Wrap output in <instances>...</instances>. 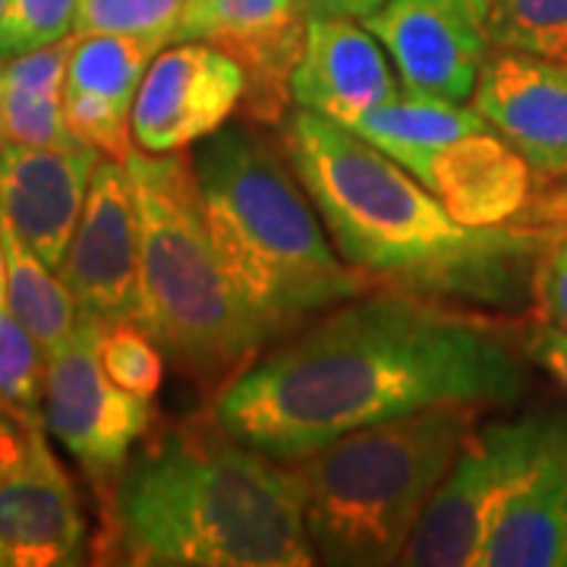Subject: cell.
<instances>
[{
  "mask_svg": "<svg viewBox=\"0 0 567 567\" xmlns=\"http://www.w3.org/2000/svg\"><path fill=\"white\" fill-rule=\"evenodd\" d=\"M524 363L498 322L372 287L259 353L208 410L249 447L297 464L334 439L432 404H511Z\"/></svg>",
  "mask_w": 567,
  "mask_h": 567,
  "instance_id": "cell-1",
  "label": "cell"
},
{
  "mask_svg": "<svg viewBox=\"0 0 567 567\" xmlns=\"http://www.w3.org/2000/svg\"><path fill=\"white\" fill-rule=\"evenodd\" d=\"M281 145L334 249L375 287L473 309L529 300L548 230L461 224L382 148L303 107L281 121Z\"/></svg>",
  "mask_w": 567,
  "mask_h": 567,
  "instance_id": "cell-2",
  "label": "cell"
},
{
  "mask_svg": "<svg viewBox=\"0 0 567 567\" xmlns=\"http://www.w3.org/2000/svg\"><path fill=\"white\" fill-rule=\"evenodd\" d=\"M102 502L107 565H319L297 464L240 442L212 410L148 432Z\"/></svg>",
  "mask_w": 567,
  "mask_h": 567,
  "instance_id": "cell-3",
  "label": "cell"
},
{
  "mask_svg": "<svg viewBox=\"0 0 567 567\" xmlns=\"http://www.w3.org/2000/svg\"><path fill=\"white\" fill-rule=\"evenodd\" d=\"M193 164L212 246L265 344L375 287L334 249L284 145L259 123L221 126L199 142Z\"/></svg>",
  "mask_w": 567,
  "mask_h": 567,
  "instance_id": "cell-4",
  "label": "cell"
},
{
  "mask_svg": "<svg viewBox=\"0 0 567 567\" xmlns=\"http://www.w3.org/2000/svg\"><path fill=\"white\" fill-rule=\"evenodd\" d=\"M126 174L140 218L136 322L164 360L212 401L262 353L265 341L237 303L208 237L193 155L133 148Z\"/></svg>",
  "mask_w": 567,
  "mask_h": 567,
  "instance_id": "cell-5",
  "label": "cell"
},
{
  "mask_svg": "<svg viewBox=\"0 0 567 567\" xmlns=\"http://www.w3.org/2000/svg\"><path fill=\"white\" fill-rule=\"evenodd\" d=\"M483 404H432L363 425L297 461L316 558L338 567L401 565L406 543L457 461Z\"/></svg>",
  "mask_w": 567,
  "mask_h": 567,
  "instance_id": "cell-6",
  "label": "cell"
},
{
  "mask_svg": "<svg viewBox=\"0 0 567 567\" xmlns=\"http://www.w3.org/2000/svg\"><path fill=\"white\" fill-rule=\"evenodd\" d=\"M565 423L567 413H524L476 425L425 505L401 565L476 567L495 514Z\"/></svg>",
  "mask_w": 567,
  "mask_h": 567,
  "instance_id": "cell-7",
  "label": "cell"
},
{
  "mask_svg": "<svg viewBox=\"0 0 567 567\" xmlns=\"http://www.w3.org/2000/svg\"><path fill=\"white\" fill-rule=\"evenodd\" d=\"M99 331L102 319L80 312L73 334L48 353L41 420L48 435L104 495L155 429V410L148 398L107 379L99 360Z\"/></svg>",
  "mask_w": 567,
  "mask_h": 567,
  "instance_id": "cell-8",
  "label": "cell"
},
{
  "mask_svg": "<svg viewBox=\"0 0 567 567\" xmlns=\"http://www.w3.org/2000/svg\"><path fill=\"white\" fill-rule=\"evenodd\" d=\"M300 0H186L171 41H205L240 63L249 123L281 126L290 114V76L306 44Z\"/></svg>",
  "mask_w": 567,
  "mask_h": 567,
  "instance_id": "cell-9",
  "label": "cell"
},
{
  "mask_svg": "<svg viewBox=\"0 0 567 567\" xmlns=\"http://www.w3.org/2000/svg\"><path fill=\"white\" fill-rule=\"evenodd\" d=\"M240 63L205 41H171L142 76L130 111L133 142L148 155H171L215 136L240 111Z\"/></svg>",
  "mask_w": 567,
  "mask_h": 567,
  "instance_id": "cell-10",
  "label": "cell"
},
{
  "mask_svg": "<svg viewBox=\"0 0 567 567\" xmlns=\"http://www.w3.org/2000/svg\"><path fill=\"white\" fill-rule=\"evenodd\" d=\"M363 25L394 63L406 95L466 104L492 54L486 20L464 0H382Z\"/></svg>",
  "mask_w": 567,
  "mask_h": 567,
  "instance_id": "cell-11",
  "label": "cell"
},
{
  "mask_svg": "<svg viewBox=\"0 0 567 567\" xmlns=\"http://www.w3.org/2000/svg\"><path fill=\"white\" fill-rule=\"evenodd\" d=\"M80 312L123 322L140 312V218L126 164L102 158L61 271Z\"/></svg>",
  "mask_w": 567,
  "mask_h": 567,
  "instance_id": "cell-12",
  "label": "cell"
},
{
  "mask_svg": "<svg viewBox=\"0 0 567 567\" xmlns=\"http://www.w3.org/2000/svg\"><path fill=\"white\" fill-rule=\"evenodd\" d=\"M470 104L533 174L567 181V63L492 48Z\"/></svg>",
  "mask_w": 567,
  "mask_h": 567,
  "instance_id": "cell-13",
  "label": "cell"
},
{
  "mask_svg": "<svg viewBox=\"0 0 567 567\" xmlns=\"http://www.w3.org/2000/svg\"><path fill=\"white\" fill-rule=\"evenodd\" d=\"M99 162L102 155L89 145L3 142L0 148V218L54 271H61Z\"/></svg>",
  "mask_w": 567,
  "mask_h": 567,
  "instance_id": "cell-14",
  "label": "cell"
},
{
  "mask_svg": "<svg viewBox=\"0 0 567 567\" xmlns=\"http://www.w3.org/2000/svg\"><path fill=\"white\" fill-rule=\"evenodd\" d=\"M401 80L385 48L360 20L309 17L300 63L290 76V102L328 121L353 126L363 114L394 102Z\"/></svg>",
  "mask_w": 567,
  "mask_h": 567,
  "instance_id": "cell-15",
  "label": "cell"
},
{
  "mask_svg": "<svg viewBox=\"0 0 567 567\" xmlns=\"http://www.w3.org/2000/svg\"><path fill=\"white\" fill-rule=\"evenodd\" d=\"M85 543L80 495L41 439L32 457L0 480V567L82 565Z\"/></svg>",
  "mask_w": 567,
  "mask_h": 567,
  "instance_id": "cell-16",
  "label": "cell"
},
{
  "mask_svg": "<svg viewBox=\"0 0 567 567\" xmlns=\"http://www.w3.org/2000/svg\"><path fill=\"white\" fill-rule=\"evenodd\" d=\"M406 171L470 227L511 224L533 193V167L492 126L429 148Z\"/></svg>",
  "mask_w": 567,
  "mask_h": 567,
  "instance_id": "cell-17",
  "label": "cell"
},
{
  "mask_svg": "<svg viewBox=\"0 0 567 567\" xmlns=\"http://www.w3.org/2000/svg\"><path fill=\"white\" fill-rule=\"evenodd\" d=\"M476 567H567V423L495 514Z\"/></svg>",
  "mask_w": 567,
  "mask_h": 567,
  "instance_id": "cell-18",
  "label": "cell"
},
{
  "mask_svg": "<svg viewBox=\"0 0 567 567\" xmlns=\"http://www.w3.org/2000/svg\"><path fill=\"white\" fill-rule=\"evenodd\" d=\"M73 39L76 35H66L54 44L0 61V111L7 142L41 148L82 145L63 121V80Z\"/></svg>",
  "mask_w": 567,
  "mask_h": 567,
  "instance_id": "cell-19",
  "label": "cell"
},
{
  "mask_svg": "<svg viewBox=\"0 0 567 567\" xmlns=\"http://www.w3.org/2000/svg\"><path fill=\"white\" fill-rule=\"evenodd\" d=\"M347 130H353L357 136H363L365 142H372L375 148L391 155L401 167H406L429 148L466 136V133H476V130H488V123L473 104L406 95L401 89L394 102L369 111Z\"/></svg>",
  "mask_w": 567,
  "mask_h": 567,
  "instance_id": "cell-20",
  "label": "cell"
},
{
  "mask_svg": "<svg viewBox=\"0 0 567 567\" xmlns=\"http://www.w3.org/2000/svg\"><path fill=\"white\" fill-rule=\"evenodd\" d=\"M0 240L7 256V309L39 338L44 353H51L73 334L80 322V306L61 275L41 262L3 218Z\"/></svg>",
  "mask_w": 567,
  "mask_h": 567,
  "instance_id": "cell-21",
  "label": "cell"
},
{
  "mask_svg": "<svg viewBox=\"0 0 567 567\" xmlns=\"http://www.w3.org/2000/svg\"><path fill=\"white\" fill-rule=\"evenodd\" d=\"M164 41L140 39V35H114V32H92L76 35L66 61V92H92L107 102L133 111L142 76Z\"/></svg>",
  "mask_w": 567,
  "mask_h": 567,
  "instance_id": "cell-22",
  "label": "cell"
},
{
  "mask_svg": "<svg viewBox=\"0 0 567 567\" xmlns=\"http://www.w3.org/2000/svg\"><path fill=\"white\" fill-rule=\"evenodd\" d=\"M486 32L495 51L567 63V0H492Z\"/></svg>",
  "mask_w": 567,
  "mask_h": 567,
  "instance_id": "cell-23",
  "label": "cell"
},
{
  "mask_svg": "<svg viewBox=\"0 0 567 567\" xmlns=\"http://www.w3.org/2000/svg\"><path fill=\"white\" fill-rule=\"evenodd\" d=\"M99 360L114 385L130 394L155 398L164 382L162 347L148 338V331L133 319L123 322H102L99 331Z\"/></svg>",
  "mask_w": 567,
  "mask_h": 567,
  "instance_id": "cell-24",
  "label": "cell"
},
{
  "mask_svg": "<svg viewBox=\"0 0 567 567\" xmlns=\"http://www.w3.org/2000/svg\"><path fill=\"white\" fill-rule=\"evenodd\" d=\"M48 353L25 324L0 306V401L41 416Z\"/></svg>",
  "mask_w": 567,
  "mask_h": 567,
  "instance_id": "cell-25",
  "label": "cell"
},
{
  "mask_svg": "<svg viewBox=\"0 0 567 567\" xmlns=\"http://www.w3.org/2000/svg\"><path fill=\"white\" fill-rule=\"evenodd\" d=\"M186 0H80L73 35L114 32L171 44Z\"/></svg>",
  "mask_w": 567,
  "mask_h": 567,
  "instance_id": "cell-26",
  "label": "cell"
},
{
  "mask_svg": "<svg viewBox=\"0 0 567 567\" xmlns=\"http://www.w3.org/2000/svg\"><path fill=\"white\" fill-rule=\"evenodd\" d=\"M63 121L82 145L95 148L102 158H111V162L126 164L133 145H136L133 126H130V111L107 102L102 95L63 89Z\"/></svg>",
  "mask_w": 567,
  "mask_h": 567,
  "instance_id": "cell-27",
  "label": "cell"
},
{
  "mask_svg": "<svg viewBox=\"0 0 567 567\" xmlns=\"http://www.w3.org/2000/svg\"><path fill=\"white\" fill-rule=\"evenodd\" d=\"M80 0H7L3 51L17 58L73 35Z\"/></svg>",
  "mask_w": 567,
  "mask_h": 567,
  "instance_id": "cell-28",
  "label": "cell"
},
{
  "mask_svg": "<svg viewBox=\"0 0 567 567\" xmlns=\"http://www.w3.org/2000/svg\"><path fill=\"white\" fill-rule=\"evenodd\" d=\"M529 303L539 322L567 331V224L551 230V240L533 265Z\"/></svg>",
  "mask_w": 567,
  "mask_h": 567,
  "instance_id": "cell-29",
  "label": "cell"
},
{
  "mask_svg": "<svg viewBox=\"0 0 567 567\" xmlns=\"http://www.w3.org/2000/svg\"><path fill=\"white\" fill-rule=\"evenodd\" d=\"M41 439H48L41 416H29L0 401V480L29 461Z\"/></svg>",
  "mask_w": 567,
  "mask_h": 567,
  "instance_id": "cell-30",
  "label": "cell"
},
{
  "mask_svg": "<svg viewBox=\"0 0 567 567\" xmlns=\"http://www.w3.org/2000/svg\"><path fill=\"white\" fill-rule=\"evenodd\" d=\"M524 357L567 391V331L536 319L524 331Z\"/></svg>",
  "mask_w": 567,
  "mask_h": 567,
  "instance_id": "cell-31",
  "label": "cell"
},
{
  "mask_svg": "<svg viewBox=\"0 0 567 567\" xmlns=\"http://www.w3.org/2000/svg\"><path fill=\"white\" fill-rule=\"evenodd\" d=\"M379 7L382 0H306V17H347L363 22Z\"/></svg>",
  "mask_w": 567,
  "mask_h": 567,
  "instance_id": "cell-32",
  "label": "cell"
},
{
  "mask_svg": "<svg viewBox=\"0 0 567 567\" xmlns=\"http://www.w3.org/2000/svg\"><path fill=\"white\" fill-rule=\"evenodd\" d=\"M0 306H7V256H3V240H0Z\"/></svg>",
  "mask_w": 567,
  "mask_h": 567,
  "instance_id": "cell-33",
  "label": "cell"
},
{
  "mask_svg": "<svg viewBox=\"0 0 567 567\" xmlns=\"http://www.w3.org/2000/svg\"><path fill=\"white\" fill-rule=\"evenodd\" d=\"M3 29H7V0H0V61H7V51H3Z\"/></svg>",
  "mask_w": 567,
  "mask_h": 567,
  "instance_id": "cell-34",
  "label": "cell"
},
{
  "mask_svg": "<svg viewBox=\"0 0 567 567\" xmlns=\"http://www.w3.org/2000/svg\"><path fill=\"white\" fill-rule=\"evenodd\" d=\"M464 3H466V7H470V10H473V13H480V17L486 20L488 3H492V0H464Z\"/></svg>",
  "mask_w": 567,
  "mask_h": 567,
  "instance_id": "cell-35",
  "label": "cell"
},
{
  "mask_svg": "<svg viewBox=\"0 0 567 567\" xmlns=\"http://www.w3.org/2000/svg\"><path fill=\"white\" fill-rule=\"evenodd\" d=\"M3 142H7V126H3V111H0V148H3Z\"/></svg>",
  "mask_w": 567,
  "mask_h": 567,
  "instance_id": "cell-36",
  "label": "cell"
},
{
  "mask_svg": "<svg viewBox=\"0 0 567 567\" xmlns=\"http://www.w3.org/2000/svg\"><path fill=\"white\" fill-rule=\"evenodd\" d=\"M555 205H567V183H565V189L558 193V203H555Z\"/></svg>",
  "mask_w": 567,
  "mask_h": 567,
  "instance_id": "cell-37",
  "label": "cell"
},
{
  "mask_svg": "<svg viewBox=\"0 0 567 567\" xmlns=\"http://www.w3.org/2000/svg\"><path fill=\"white\" fill-rule=\"evenodd\" d=\"M555 208H558V212H561V221L567 224V205H555Z\"/></svg>",
  "mask_w": 567,
  "mask_h": 567,
  "instance_id": "cell-38",
  "label": "cell"
},
{
  "mask_svg": "<svg viewBox=\"0 0 567 567\" xmlns=\"http://www.w3.org/2000/svg\"><path fill=\"white\" fill-rule=\"evenodd\" d=\"M300 3H303V10H306V0H300Z\"/></svg>",
  "mask_w": 567,
  "mask_h": 567,
  "instance_id": "cell-39",
  "label": "cell"
}]
</instances>
